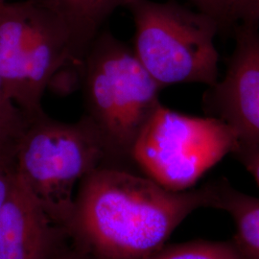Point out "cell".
Segmentation results:
<instances>
[{
	"label": "cell",
	"mask_w": 259,
	"mask_h": 259,
	"mask_svg": "<svg viewBox=\"0 0 259 259\" xmlns=\"http://www.w3.org/2000/svg\"><path fill=\"white\" fill-rule=\"evenodd\" d=\"M233 154H236L259 187V145L240 142Z\"/></svg>",
	"instance_id": "obj_14"
},
{
	"label": "cell",
	"mask_w": 259,
	"mask_h": 259,
	"mask_svg": "<svg viewBox=\"0 0 259 259\" xmlns=\"http://www.w3.org/2000/svg\"><path fill=\"white\" fill-rule=\"evenodd\" d=\"M212 199L208 190H167L144 175L103 165L78 186L67 235L93 259H147Z\"/></svg>",
	"instance_id": "obj_1"
},
{
	"label": "cell",
	"mask_w": 259,
	"mask_h": 259,
	"mask_svg": "<svg viewBox=\"0 0 259 259\" xmlns=\"http://www.w3.org/2000/svg\"><path fill=\"white\" fill-rule=\"evenodd\" d=\"M224 204L235 226L237 249L245 259H259V199L232 193Z\"/></svg>",
	"instance_id": "obj_10"
},
{
	"label": "cell",
	"mask_w": 259,
	"mask_h": 259,
	"mask_svg": "<svg viewBox=\"0 0 259 259\" xmlns=\"http://www.w3.org/2000/svg\"><path fill=\"white\" fill-rule=\"evenodd\" d=\"M127 8L135 28L132 48L162 89L180 83L209 88L219 80L215 19L175 1L134 0Z\"/></svg>",
	"instance_id": "obj_4"
},
{
	"label": "cell",
	"mask_w": 259,
	"mask_h": 259,
	"mask_svg": "<svg viewBox=\"0 0 259 259\" xmlns=\"http://www.w3.org/2000/svg\"><path fill=\"white\" fill-rule=\"evenodd\" d=\"M71 61V37L52 13L33 0L0 4V78L27 117L45 112L48 85Z\"/></svg>",
	"instance_id": "obj_6"
},
{
	"label": "cell",
	"mask_w": 259,
	"mask_h": 259,
	"mask_svg": "<svg viewBox=\"0 0 259 259\" xmlns=\"http://www.w3.org/2000/svg\"><path fill=\"white\" fill-rule=\"evenodd\" d=\"M208 115L227 123L241 143L259 145V22L239 21L227 71L204 95Z\"/></svg>",
	"instance_id": "obj_7"
},
{
	"label": "cell",
	"mask_w": 259,
	"mask_h": 259,
	"mask_svg": "<svg viewBox=\"0 0 259 259\" xmlns=\"http://www.w3.org/2000/svg\"><path fill=\"white\" fill-rule=\"evenodd\" d=\"M195 10L215 19L220 29L230 28L234 24L233 10L237 0H185Z\"/></svg>",
	"instance_id": "obj_13"
},
{
	"label": "cell",
	"mask_w": 259,
	"mask_h": 259,
	"mask_svg": "<svg viewBox=\"0 0 259 259\" xmlns=\"http://www.w3.org/2000/svg\"><path fill=\"white\" fill-rule=\"evenodd\" d=\"M60 19L67 29L75 61L81 62L104 23L119 8L134 0H33Z\"/></svg>",
	"instance_id": "obj_9"
},
{
	"label": "cell",
	"mask_w": 259,
	"mask_h": 259,
	"mask_svg": "<svg viewBox=\"0 0 259 259\" xmlns=\"http://www.w3.org/2000/svg\"><path fill=\"white\" fill-rule=\"evenodd\" d=\"M234 24L239 21L259 22V0H237L233 10Z\"/></svg>",
	"instance_id": "obj_15"
},
{
	"label": "cell",
	"mask_w": 259,
	"mask_h": 259,
	"mask_svg": "<svg viewBox=\"0 0 259 259\" xmlns=\"http://www.w3.org/2000/svg\"><path fill=\"white\" fill-rule=\"evenodd\" d=\"M28 120L29 117L12 100L0 78V148L11 158L14 146Z\"/></svg>",
	"instance_id": "obj_12"
},
{
	"label": "cell",
	"mask_w": 259,
	"mask_h": 259,
	"mask_svg": "<svg viewBox=\"0 0 259 259\" xmlns=\"http://www.w3.org/2000/svg\"><path fill=\"white\" fill-rule=\"evenodd\" d=\"M147 259H245L236 246L222 242L191 241L164 246Z\"/></svg>",
	"instance_id": "obj_11"
},
{
	"label": "cell",
	"mask_w": 259,
	"mask_h": 259,
	"mask_svg": "<svg viewBox=\"0 0 259 259\" xmlns=\"http://www.w3.org/2000/svg\"><path fill=\"white\" fill-rule=\"evenodd\" d=\"M65 234L14 171L0 209V259H52L64 245Z\"/></svg>",
	"instance_id": "obj_8"
},
{
	"label": "cell",
	"mask_w": 259,
	"mask_h": 259,
	"mask_svg": "<svg viewBox=\"0 0 259 259\" xmlns=\"http://www.w3.org/2000/svg\"><path fill=\"white\" fill-rule=\"evenodd\" d=\"M239 143L234 131L221 119L188 115L160 103L136 139L131 159L157 185L184 192L234 153Z\"/></svg>",
	"instance_id": "obj_5"
},
{
	"label": "cell",
	"mask_w": 259,
	"mask_h": 259,
	"mask_svg": "<svg viewBox=\"0 0 259 259\" xmlns=\"http://www.w3.org/2000/svg\"><path fill=\"white\" fill-rule=\"evenodd\" d=\"M81 64L83 115L102 139L108 161L131 158L140 131L160 104L162 88L132 47L101 31Z\"/></svg>",
	"instance_id": "obj_3"
},
{
	"label": "cell",
	"mask_w": 259,
	"mask_h": 259,
	"mask_svg": "<svg viewBox=\"0 0 259 259\" xmlns=\"http://www.w3.org/2000/svg\"><path fill=\"white\" fill-rule=\"evenodd\" d=\"M13 175V164L9 161L0 160V209L9 194Z\"/></svg>",
	"instance_id": "obj_16"
},
{
	"label": "cell",
	"mask_w": 259,
	"mask_h": 259,
	"mask_svg": "<svg viewBox=\"0 0 259 259\" xmlns=\"http://www.w3.org/2000/svg\"><path fill=\"white\" fill-rule=\"evenodd\" d=\"M0 160H5V161H9L12 163V158L2 150L0 148Z\"/></svg>",
	"instance_id": "obj_18"
},
{
	"label": "cell",
	"mask_w": 259,
	"mask_h": 259,
	"mask_svg": "<svg viewBox=\"0 0 259 259\" xmlns=\"http://www.w3.org/2000/svg\"><path fill=\"white\" fill-rule=\"evenodd\" d=\"M52 259H93L91 255L78 248H68L63 245Z\"/></svg>",
	"instance_id": "obj_17"
},
{
	"label": "cell",
	"mask_w": 259,
	"mask_h": 259,
	"mask_svg": "<svg viewBox=\"0 0 259 259\" xmlns=\"http://www.w3.org/2000/svg\"><path fill=\"white\" fill-rule=\"evenodd\" d=\"M7 0H0V4H2V3H4V2H6Z\"/></svg>",
	"instance_id": "obj_19"
},
{
	"label": "cell",
	"mask_w": 259,
	"mask_h": 259,
	"mask_svg": "<svg viewBox=\"0 0 259 259\" xmlns=\"http://www.w3.org/2000/svg\"><path fill=\"white\" fill-rule=\"evenodd\" d=\"M12 160L30 193L66 234L78 186L94 170L108 165L102 139L84 115L63 122L46 112L29 118Z\"/></svg>",
	"instance_id": "obj_2"
}]
</instances>
